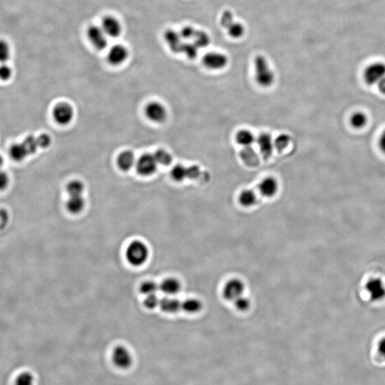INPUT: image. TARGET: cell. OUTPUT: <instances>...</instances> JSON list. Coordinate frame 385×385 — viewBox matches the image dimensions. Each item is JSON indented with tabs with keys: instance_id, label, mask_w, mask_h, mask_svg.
<instances>
[{
	"instance_id": "cell-27",
	"label": "cell",
	"mask_w": 385,
	"mask_h": 385,
	"mask_svg": "<svg viewBox=\"0 0 385 385\" xmlns=\"http://www.w3.org/2000/svg\"><path fill=\"white\" fill-rule=\"evenodd\" d=\"M188 168L183 165H176L172 170V176L176 181H182L188 179Z\"/></svg>"
},
{
	"instance_id": "cell-30",
	"label": "cell",
	"mask_w": 385,
	"mask_h": 385,
	"mask_svg": "<svg viewBox=\"0 0 385 385\" xmlns=\"http://www.w3.org/2000/svg\"><path fill=\"white\" fill-rule=\"evenodd\" d=\"M34 377L30 372H23L18 375L14 385H34Z\"/></svg>"
},
{
	"instance_id": "cell-38",
	"label": "cell",
	"mask_w": 385,
	"mask_h": 385,
	"mask_svg": "<svg viewBox=\"0 0 385 385\" xmlns=\"http://www.w3.org/2000/svg\"><path fill=\"white\" fill-rule=\"evenodd\" d=\"M160 299L156 294L154 295H147L144 301V306L148 309H154L159 306Z\"/></svg>"
},
{
	"instance_id": "cell-6",
	"label": "cell",
	"mask_w": 385,
	"mask_h": 385,
	"mask_svg": "<svg viewBox=\"0 0 385 385\" xmlns=\"http://www.w3.org/2000/svg\"><path fill=\"white\" fill-rule=\"evenodd\" d=\"M112 360L117 368L127 370L130 368L133 363V357L130 350L125 347H116L112 354Z\"/></svg>"
},
{
	"instance_id": "cell-33",
	"label": "cell",
	"mask_w": 385,
	"mask_h": 385,
	"mask_svg": "<svg viewBox=\"0 0 385 385\" xmlns=\"http://www.w3.org/2000/svg\"><path fill=\"white\" fill-rule=\"evenodd\" d=\"M233 303L234 306L239 311L246 312L249 310L250 306H251V301L248 297L246 296L243 295L239 298L236 299Z\"/></svg>"
},
{
	"instance_id": "cell-21",
	"label": "cell",
	"mask_w": 385,
	"mask_h": 385,
	"mask_svg": "<svg viewBox=\"0 0 385 385\" xmlns=\"http://www.w3.org/2000/svg\"><path fill=\"white\" fill-rule=\"evenodd\" d=\"M258 199L255 193L250 189L243 190L239 196L240 204L246 208H250L255 206Z\"/></svg>"
},
{
	"instance_id": "cell-5",
	"label": "cell",
	"mask_w": 385,
	"mask_h": 385,
	"mask_svg": "<svg viewBox=\"0 0 385 385\" xmlns=\"http://www.w3.org/2000/svg\"><path fill=\"white\" fill-rule=\"evenodd\" d=\"M87 35L91 44L97 50H103L108 46L109 37L101 26L92 25L87 29Z\"/></svg>"
},
{
	"instance_id": "cell-37",
	"label": "cell",
	"mask_w": 385,
	"mask_h": 385,
	"mask_svg": "<svg viewBox=\"0 0 385 385\" xmlns=\"http://www.w3.org/2000/svg\"><path fill=\"white\" fill-rule=\"evenodd\" d=\"M10 215L7 210L0 209V233L8 226Z\"/></svg>"
},
{
	"instance_id": "cell-14",
	"label": "cell",
	"mask_w": 385,
	"mask_h": 385,
	"mask_svg": "<svg viewBox=\"0 0 385 385\" xmlns=\"http://www.w3.org/2000/svg\"><path fill=\"white\" fill-rule=\"evenodd\" d=\"M146 116L151 121L156 123H162L167 118V111L161 103L152 102L146 109Z\"/></svg>"
},
{
	"instance_id": "cell-19",
	"label": "cell",
	"mask_w": 385,
	"mask_h": 385,
	"mask_svg": "<svg viewBox=\"0 0 385 385\" xmlns=\"http://www.w3.org/2000/svg\"><path fill=\"white\" fill-rule=\"evenodd\" d=\"M85 207V200L81 196H70L67 202V208L73 214H78L83 210Z\"/></svg>"
},
{
	"instance_id": "cell-31",
	"label": "cell",
	"mask_w": 385,
	"mask_h": 385,
	"mask_svg": "<svg viewBox=\"0 0 385 385\" xmlns=\"http://www.w3.org/2000/svg\"><path fill=\"white\" fill-rule=\"evenodd\" d=\"M154 156L158 164L163 165V166H168L172 161V156L165 150L157 151Z\"/></svg>"
},
{
	"instance_id": "cell-26",
	"label": "cell",
	"mask_w": 385,
	"mask_h": 385,
	"mask_svg": "<svg viewBox=\"0 0 385 385\" xmlns=\"http://www.w3.org/2000/svg\"><path fill=\"white\" fill-rule=\"evenodd\" d=\"M193 41L198 48H205V47L209 45L210 39L208 34L206 32L197 30Z\"/></svg>"
},
{
	"instance_id": "cell-4",
	"label": "cell",
	"mask_w": 385,
	"mask_h": 385,
	"mask_svg": "<svg viewBox=\"0 0 385 385\" xmlns=\"http://www.w3.org/2000/svg\"><path fill=\"white\" fill-rule=\"evenodd\" d=\"M246 285L242 280L232 279L225 283L223 288V296L226 301L234 302L236 299L244 295Z\"/></svg>"
},
{
	"instance_id": "cell-16",
	"label": "cell",
	"mask_w": 385,
	"mask_h": 385,
	"mask_svg": "<svg viewBox=\"0 0 385 385\" xmlns=\"http://www.w3.org/2000/svg\"><path fill=\"white\" fill-rule=\"evenodd\" d=\"M259 190L264 197H273L279 190V183L275 178L267 177L259 183Z\"/></svg>"
},
{
	"instance_id": "cell-40",
	"label": "cell",
	"mask_w": 385,
	"mask_h": 385,
	"mask_svg": "<svg viewBox=\"0 0 385 385\" xmlns=\"http://www.w3.org/2000/svg\"><path fill=\"white\" fill-rule=\"evenodd\" d=\"M12 77V70L10 67L6 65L0 66V79L2 81H7Z\"/></svg>"
},
{
	"instance_id": "cell-9",
	"label": "cell",
	"mask_w": 385,
	"mask_h": 385,
	"mask_svg": "<svg viewBox=\"0 0 385 385\" xmlns=\"http://www.w3.org/2000/svg\"><path fill=\"white\" fill-rule=\"evenodd\" d=\"M101 27L108 37H119L122 32V26H121V23L114 16H105L101 21Z\"/></svg>"
},
{
	"instance_id": "cell-12",
	"label": "cell",
	"mask_w": 385,
	"mask_h": 385,
	"mask_svg": "<svg viewBox=\"0 0 385 385\" xmlns=\"http://www.w3.org/2000/svg\"><path fill=\"white\" fill-rule=\"evenodd\" d=\"M158 163L154 155L145 154L141 156L136 163L139 174L142 176H150L156 172Z\"/></svg>"
},
{
	"instance_id": "cell-23",
	"label": "cell",
	"mask_w": 385,
	"mask_h": 385,
	"mask_svg": "<svg viewBox=\"0 0 385 385\" xmlns=\"http://www.w3.org/2000/svg\"><path fill=\"white\" fill-rule=\"evenodd\" d=\"M236 141L241 146L250 147L255 141V136L249 130H240L236 134Z\"/></svg>"
},
{
	"instance_id": "cell-44",
	"label": "cell",
	"mask_w": 385,
	"mask_h": 385,
	"mask_svg": "<svg viewBox=\"0 0 385 385\" xmlns=\"http://www.w3.org/2000/svg\"><path fill=\"white\" fill-rule=\"evenodd\" d=\"M379 146H380V148L382 152L385 153V131L383 132L380 140H379Z\"/></svg>"
},
{
	"instance_id": "cell-46",
	"label": "cell",
	"mask_w": 385,
	"mask_h": 385,
	"mask_svg": "<svg viewBox=\"0 0 385 385\" xmlns=\"http://www.w3.org/2000/svg\"><path fill=\"white\" fill-rule=\"evenodd\" d=\"M3 162H4L3 159V158H2V156H0V168H1L2 166H3Z\"/></svg>"
},
{
	"instance_id": "cell-7",
	"label": "cell",
	"mask_w": 385,
	"mask_h": 385,
	"mask_svg": "<svg viewBox=\"0 0 385 385\" xmlns=\"http://www.w3.org/2000/svg\"><path fill=\"white\" fill-rule=\"evenodd\" d=\"M228 57L220 52H209L203 57V65L210 70H223L228 65Z\"/></svg>"
},
{
	"instance_id": "cell-36",
	"label": "cell",
	"mask_w": 385,
	"mask_h": 385,
	"mask_svg": "<svg viewBox=\"0 0 385 385\" xmlns=\"http://www.w3.org/2000/svg\"><path fill=\"white\" fill-rule=\"evenodd\" d=\"M10 50L8 44L5 41H0V61L5 62L10 59Z\"/></svg>"
},
{
	"instance_id": "cell-41",
	"label": "cell",
	"mask_w": 385,
	"mask_h": 385,
	"mask_svg": "<svg viewBox=\"0 0 385 385\" xmlns=\"http://www.w3.org/2000/svg\"><path fill=\"white\" fill-rule=\"evenodd\" d=\"M38 143H39V146L40 148H47L50 146L52 140H51L50 136L47 135V134H41L39 137H37Z\"/></svg>"
},
{
	"instance_id": "cell-22",
	"label": "cell",
	"mask_w": 385,
	"mask_h": 385,
	"mask_svg": "<svg viewBox=\"0 0 385 385\" xmlns=\"http://www.w3.org/2000/svg\"><path fill=\"white\" fill-rule=\"evenodd\" d=\"M135 163V157L131 152H124L120 154L118 158V165L123 170H128L133 167Z\"/></svg>"
},
{
	"instance_id": "cell-17",
	"label": "cell",
	"mask_w": 385,
	"mask_h": 385,
	"mask_svg": "<svg viewBox=\"0 0 385 385\" xmlns=\"http://www.w3.org/2000/svg\"><path fill=\"white\" fill-rule=\"evenodd\" d=\"M181 288V284L179 280L173 277L164 280L159 286L160 290L168 296H173L179 293Z\"/></svg>"
},
{
	"instance_id": "cell-11",
	"label": "cell",
	"mask_w": 385,
	"mask_h": 385,
	"mask_svg": "<svg viewBox=\"0 0 385 385\" xmlns=\"http://www.w3.org/2000/svg\"><path fill=\"white\" fill-rule=\"evenodd\" d=\"M366 288L372 301H381L385 298V286L382 280H370L366 283Z\"/></svg>"
},
{
	"instance_id": "cell-3",
	"label": "cell",
	"mask_w": 385,
	"mask_h": 385,
	"mask_svg": "<svg viewBox=\"0 0 385 385\" xmlns=\"http://www.w3.org/2000/svg\"><path fill=\"white\" fill-rule=\"evenodd\" d=\"M221 25L228 32V35L233 39H239L244 35L245 27L243 24L236 22L233 14L230 11L223 12L220 19Z\"/></svg>"
},
{
	"instance_id": "cell-1",
	"label": "cell",
	"mask_w": 385,
	"mask_h": 385,
	"mask_svg": "<svg viewBox=\"0 0 385 385\" xmlns=\"http://www.w3.org/2000/svg\"><path fill=\"white\" fill-rule=\"evenodd\" d=\"M256 82L262 87H269L275 81V74L266 58L258 55L254 60Z\"/></svg>"
},
{
	"instance_id": "cell-29",
	"label": "cell",
	"mask_w": 385,
	"mask_h": 385,
	"mask_svg": "<svg viewBox=\"0 0 385 385\" xmlns=\"http://www.w3.org/2000/svg\"><path fill=\"white\" fill-rule=\"evenodd\" d=\"M83 190H84V186L79 181H72L67 186V192L70 196H81Z\"/></svg>"
},
{
	"instance_id": "cell-15",
	"label": "cell",
	"mask_w": 385,
	"mask_h": 385,
	"mask_svg": "<svg viewBox=\"0 0 385 385\" xmlns=\"http://www.w3.org/2000/svg\"><path fill=\"white\" fill-rule=\"evenodd\" d=\"M257 143L263 157L265 159H269L274 148V141H272L271 136L268 134H261L258 137Z\"/></svg>"
},
{
	"instance_id": "cell-32",
	"label": "cell",
	"mask_w": 385,
	"mask_h": 385,
	"mask_svg": "<svg viewBox=\"0 0 385 385\" xmlns=\"http://www.w3.org/2000/svg\"><path fill=\"white\" fill-rule=\"evenodd\" d=\"M290 142V136L288 134H281L274 141V147L279 152H282L283 150L286 149Z\"/></svg>"
},
{
	"instance_id": "cell-8",
	"label": "cell",
	"mask_w": 385,
	"mask_h": 385,
	"mask_svg": "<svg viewBox=\"0 0 385 385\" xmlns=\"http://www.w3.org/2000/svg\"><path fill=\"white\" fill-rule=\"evenodd\" d=\"M364 77L368 84H377L385 77V63L376 62L370 65L365 71Z\"/></svg>"
},
{
	"instance_id": "cell-20",
	"label": "cell",
	"mask_w": 385,
	"mask_h": 385,
	"mask_svg": "<svg viewBox=\"0 0 385 385\" xmlns=\"http://www.w3.org/2000/svg\"><path fill=\"white\" fill-rule=\"evenodd\" d=\"M203 309V303L199 299L188 298L181 303V310L188 314H196Z\"/></svg>"
},
{
	"instance_id": "cell-10",
	"label": "cell",
	"mask_w": 385,
	"mask_h": 385,
	"mask_svg": "<svg viewBox=\"0 0 385 385\" xmlns=\"http://www.w3.org/2000/svg\"><path fill=\"white\" fill-rule=\"evenodd\" d=\"M74 110L70 104L61 103L54 109V119L58 123L61 125L68 124L74 117Z\"/></svg>"
},
{
	"instance_id": "cell-25",
	"label": "cell",
	"mask_w": 385,
	"mask_h": 385,
	"mask_svg": "<svg viewBox=\"0 0 385 385\" xmlns=\"http://www.w3.org/2000/svg\"><path fill=\"white\" fill-rule=\"evenodd\" d=\"M166 39L172 50L181 52L183 43L181 42V37L179 33L174 31H168L166 34Z\"/></svg>"
},
{
	"instance_id": "cell-13",
	"label": "cell",
	"mask_w": 385,
	"mask_h": 385,
	"mask_svg": "<svg viewBox=\"0 0 385 385\" xmlns=\"http://www.w3.org/2000/svg\"><path fill=\"white\" fill-rule=\"evenodd\" d=\"M128 57L129 52L126 47L120 44L111 47L107 55L109 61L113 65H121L126 61Z\"/></svg>"
},
{
	"instance_id": "cell-42",
	"label": "cell",
	"mask_w": 385,
	"mask_h": 385,
	"mask_svg": "<svg viewBox=\"0 0 385 385\" xmlns=\"http://www.w3.org/2000/svg\"><path fill=\"white\" fill-rule=\"evenodd\" d=\"M10 179L5 172L0 170V190L6 189L8 186Z\"/></svg>"
},
{
	"instance_id": "cell-24",
	"label": "cell",
	"mask_w": 385,
	"mask_h": 385,
	"mask_svg": "<svg viewBox=\"0 0 385 385\" xmlns=\"http://www.w3.org/2000/svg\"><path fill=\"white\" fill-rule=\"evenodd\" d=\"M20 145H21L22 148H23L27 156L35 153L39 147L37 138L34 137V136H27L23 142L20 143Z\"/></svg>"
},
{
	"instance_id": "cell-28",
	"label": "cell",
	"mask_w": 385,
	"mask_h": 385,
	"mask_svg": "<svg viewBox=\"0 0 385 385\" xmlns=\"http://www.w3.org/2000/svg\"><path fill=\"white\" fill-rule=\"evenodd\" d=\"M241 156L243 161L249 166H253L258 163L257 156L250 147H245V149L242 151Z\"/></svg>"
},
{
	"instance_id": "cell-43",
	"label": "cell",
	"mask_w": 385,
	"mask_h": 385,
	"mask_svg": "<svg viewBox=\"0 0 385 385\" xmlns=\"http://www.w3.org/2000/svg\"><path fill=\"white\" fill-rule=\"evenodd\" d=\"M378 351L381 356L385 358V337L381 339L378 344Z\"/></svg>"
},
{
	"instance_id": "cell-35",
	"label": "cell",
	"mask_w": 385,
	"mask_h": 385,
	"mask_svg": "<svg viewBox=\"0 0 385 385\" xmlns=\"http://www.w3.org/2000/svg\"><path fill=\"white\" fill-rule=\"evenodd\" d=\"M367 121L368 120H367L366 116L364 114L360 113V112L354 114L351 118L352 126L357 129L362 128L366 124Z\"/></svg>"
},
{
	"instance_id": "cell-39",
	"label": "cell",
	"mask_w": 385,
	"mask_h": 385,
	"mask_svg": "<svg viewBox=\"0 0 385 385\" xmlns=\"http://www.w3.org/2000/svg\"><path fill=\"white\" fill-rule=\"evenodd\" d=\"M196 31L197 30L191 27H185L184 28H183L182 30H181V32H180L179 34L180 35H181V38H183V39L193 40L196 33Z\"/></svg>"
},
{
	"instance_id": "cell-2",
	"label": "cell",
	"mask_w": 385,
	"mask_h": 385,
	"mask_svg": "<svg viewBox=\"0 0 385 385\" xmlns=\"http://www.w3.org/2000/svg\"><path fill=\"white\" fill-rule=\"evenodd\" d=\"M126 258L132 266H142L148 258V249L146 245L139 241L131 243L126 248Z\"/></svg>"
},
{
	"instance_id": "cell-34",
	"label": "cell",
	"mask_w": 385,
	"mask_h": 385,
	"mask_svg": "<svg viewBox=\"0 0 385 385\" xmlns=\"http://www.w3.org/2000/svg\"><path fill=\"white\" fill-rule=\"evenodd\" d=\"M159 286H158L155 282L153 281H147L141 285V291L144 295H154L156 292L159 290Z\"/></svg>"
},
{
	"instance_id": "cell-18",
	"label": "cell",
	"mask_w": 385,
	"mask_h": 385,
	"mask_svg": "<svg viewBox=\"0 0 385 385\" xmlns=\"http://www.w3.org/2000/svg\"><path fill=\"white\" fill-rule=\"evenodd\" d=\"M159 306L163 312L174 314L181 310V302L169 296L160 300Z\"/></svg>"
},
{
	"instance_id": "cell-45",
	"label": "cell",
	"mask_w": 385,
	"mask_h": 385,
	"mask_svg": "<svg viewBox=\"0 0 385 385\" xmlns=\"http://www.w3.org/2000/svg\"><path fill=\"white\" fill-rule=\"evenodd\" d=\"M377 85H378L379 91H380L382 93L385 94V77L383 78V79L377 83Z\"/></svg>"
}]
</instances>
